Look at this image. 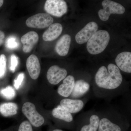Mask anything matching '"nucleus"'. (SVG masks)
I'll use <instances>...</instances> for the list:
<instances>
[{
	"mask_svg": "<svg viewBox=\"0 0 131 131\" xmlns=\"http://www.w3.org/2000/svg\"><path fill=\"white\" fill-rule=\"evenodd\" d=\"M51 113L54 118L69 125L71 129L74 131L75 120L73 114L64 109L59 105L53 108Z\"/></svg>",
	"mask_w": 131,
	"mask_h": 131,
	"instance_id": "obj_13",
	"label": "nucleus"
},
{
	"mask_svg": "<svg viewBox=\"0 0 131 131\" xmlns=\"http://www.w3.org/2000/svg\"><path fill=\"white\" fill-rule=\"evenodd\" d=\"M7 59L4 54L0 56V78L5 75L6 70Z\"/></svg>",
	"mask_w": 131,
	"mask_h": 131,
	"instance_id": "obj_22",
	"label": "nucleus"
},
{
	"mask_svg": "<svg viewBox=\"0 0 131 131\" xmlns=\"http://www.w3.org/2000/svg\"><path fill=\"white\" fill-rule=\"evenodd\" d=\"M22 112L33 126L39 127L45 123L44 118L37 111L33 103L30 102L24 103L22 107Z\"/></svg>",
	"mask_w": 131,
	"mask_h": 131,
	"instance_id": "obj_6",
	"label": "nucleus"
},
{
	"mask_svg": "<svg viewBox=\"0 0 131 131\" xmlns=\"http://www.w3.org/2000/svg\"><path fill=\"white\" fill-rule=\"evenodd\" d=\"M98 131H127L130 127L128 118L125 114L114 107L100 111Z\"/></svg>",
	"mask_w": 131,
	"mask_h": 131,
	"instance_id": "obj_2",
	"label": "nucleus"
},
{
	"mask_svg": "<svg viewBox=\"0 0 131 131\" xmlns=\"http://www.w3.org/2000/svg\"><path fill=\"white\" fill-rule=\"evenodd\" d=\"M100 121L99 111L90 110L82 113L75 120L74 131H98Z\"/></svg>",
	"mask_w": 131,
	"mask_h": 131,
	"instance_id": "obj_3",
	"label": "nucleus"
},
{
	"mask_svg": "<svg viewBox=\"0 0 131 131\" xmlns=\"http://www.w3.org/2000/svg\"><path fill=\"white\" fill-rule=\"evenodd\" d=\"M62 31L63 27L61 24L58 23L51 24L44 32L43 39L45 41H53L60 36Z\"/></svg>",
	"mask_w": 131,
	"mask_h": 131,
	"instance_id": "obj_19",
	"label": "nucleus"
},
{
	"mask_svg": "<svg viewBox=\"0 0 131 131\" xmlns=\"http://www.w3.org/2000/svg\"><path fill=\"white\" fill-rule=\"evenodd\" d=\"M3 3H4V1L3 0H0V7L2 6Z\"/></svg>",
	"mask_w": 131,
	"mask_h": 131,
	"instance_id": "obj_28",
	"label": "nucleus"
},
{
	"mask_svg": "<svg viewBox=\"0 0 131 131\" xmlns=\"http://www.w3.org/2000/svg\"><path fill=\"white\" fill-rule=\"evenodd\" d=\"M18 106L13 102H7L0 105V113L3 116L8 117L16 114Z\"/></svg>",
	"mask_w": 131,
	"mask_h": 131,
	"instance_id": "obj_20",
	"label": "nucleus"
},
{
	"mask_svg": "<svg viewBox=\"0 0 131 131\" xmlns=\"http://www.w3.org/2000/svg\"><path fill=\"white\" fill-rule=\"evenodd\" d=\"M92 87L94 96L108 100L124 95L130 90L124 83L120 70L117 66L112 63L107 67L102 66L98 69Z\"/></svg>",
	"mask_w": 131,
	"mask_h": 131,
	"instance_id": "obj_1",
	"label": "nucleus"
},
{
	"mask_svg": "<svg viewBox=\"0 0 131 131\" xmlns=\"http://www.w3.org/2000/svg\"><path fill=\"white\" fill-rule=\"evenodd\" d=\"M39 39V37L37 33L34 31L28 32L23 35L21 38L23 51L27 53L31 51Z\"/></svg>",
	"mask_w": 131,
	"mask_h": 131,
	"instance_id": "obj_17",
	"label": "nucleus"
},
{
	"mask_svg": "<svg viewBox=\"0 0 131 131\" xmlns=\"http://www.w3.org/2000/svg\"><path fill=\"white\" fill-rule=\"evenodd\" d=\"M18 64V58L15 55H12L11 57V65L10 67V70L13 73H14L15 71Z\"/></svg>",
	"mask_w": 131,
	"mask_h": 131,
	"instance_id": "obj_26",
	"label": "nucleus"
},
{
	"mask_svg": "<svg viewBox=\"0 0 131 131\" xmlns=\"http://www.w3.org/2000/svg\"><path fill=\"white\" fill-rule=\"evenodd\" d=\"M53 21L54 19L50 15L39 13L28 18L26 24L27 26L30 28L42 29L49 27Z\"/></svg>",
	"mask_w": 131,
	"mask_h": 131,
	"instance_id": "obj_7",
	"label": "nucleus"
},
{
	"mask_svg": "<svg viewBox=\"0 0 131 131\" xmlns=\"http://www.w3.org/2000/svg\"><path fill=\"white\" fill-rule=\"evenodd\" d=\"M75 78L74 76L69 75L63 80L57 89V93L59 95L64 98H69L70 96L74 87Z\"/></svg>",
	"mask_w": 131,
	"mask_h": 131,
	"instance_id": "obj_14",
	"label": "nucleus"
},
{
	"mask_svg": "<svg viewBox=\"0 0 131 131\" xmlns=\"http://www.w3.org/2000/svg\"><path fill=\"white\" fill-rule=\"evenodd\" d=\"M68 73V71L64 68H61L58 65H53L47 71L46 77L50 84L56 85L67 76Z\"/></svg>",
	"mask_w": 131,
	"mask_h": 131,
	"instance_id": "obj_11",
	"label": "nucleus"
},
{
	"mask_svg": "<svg viewBox=\"0 0 131 131\" xmlns=\"http://www.w3.org/2000/svg\"><path fill=\"white\" fill-rule=\"evenodd\" d=\"M6 46L9 49H14L18 46V43L16 42V38L14 37H10L6 40Z\"/></svg>",
	"mask_w": 131,
	"mask_h": 131,
	"instance_id": "obj_23",
	"label": "nucleus"
},
{
	"mask_svg": "<svg viewBox=\"0 0 131 131\" xmlns=\"http://www.w3.org/2000/svg\"><path fill=\"white\" fill-rule=\"evenodd\" d=\"M25 77V74L24 73H20L19 74L17 78L14 80V86L16 90L18 89L21 86V83Z\"/></svg>",
	"mask_w": 131,
	"mask_h": 131,
	"instance_id": "obj_25",
	"label": "nucleus"
},
{
	"mask_svg": "<svg viewBox=\"0 0 131 131\" xmlns=\"http://www.w3.org/2000/svg\"><path fill=\"white\" fill-rule=\"evenodd\" d=\"M0 94L4 98L8 100H12L15 97L16 92L11 86H8L0 91Z\"/></svg>",
	"mask_w": 131,
	"mask_h": 131,
	"instance_id": "obj_21",
	"label": "nucleus"
},
{
	"mask_svg": "<svg viewBox=\"0 0 131 131\" xmlns=\"http://www.w3.org/2000/svg\"><path fill=\"white\" fill-rule=\"evenodd\" d=\"M18 131H33L31 125L29 121H24L20 125Z\"/></svg>",
	"mask_w": 131,
	"mask_h": 131,
	"instance_id": "obj_24",
	"label": "nucleus"
},
{
	"mask_svg": "<svg viewBox=\"0 0 131 131\" xmlns=\"http://www.w3.org/2000/svg\"><path fill=\"white\" fill-rule=\"evenodd\" d=\"M110 39V35L107 31H97L87 42L88 51L92 55L101 53L107 46Z\"/></svg>",
	"mask_w": 131,
	"mask_h": 131,
	"instance_id": "obj_4",
	"label": "nucleus"
},
{
	"mask_svg": "<svg viewBox=\"0 0 131 131\" xmlns=\"http://www.w3.org/2000/svg\"><path fill=\"white\" fill-rule=\"evenodd\" d=\"M44 9L47 14L57 17H62L68 12V6L63 0H47Z\"/></svg>",
	"mask_w": 131,
	"mask_h": 131,
	"instance_id": "obj_8",
	"label": "nucleus"
},
{
	"mask_svg": "<svg viewBox=\"0 0 131 131\" xmlns=\"http://www.w3.org/2000/svg\"><path fill=\"white\" fill-rule=\"evenodd\" d=\"M103 9L98 12L100 19L106 21L109 19L111 14H123L125 12V7L120 4L109 0L103 1L102 3Z\"/></svg>",
	"mask_w": 131,
	"mask_h": 131,
	"instance_id": "obj_5",
	"label": "nucleus"
},
{
	"mask_svg": "<svg viewBox=\"0 0 131 131\" xmlns=\"http://www.w3.org/2000/svg\"><path fill=\"white\" fill-rule=\"evenodd\" d=\"M88 97L80 99L64 98L60 102L59 105L71 114L77 113L84 108Z\"/></svg>",
	"mask_w": 131,
	"mask_h": 131,
	"instance_id": "obj_9",
	"label": "nucleus"
},
{
	"mask_svg": "<svg viewBox=\"0 0 131 131\" xmlns=\"http://www.w3.org/2000/svg\"><path fill=\"white\" fill-rule=\"evenodd\" d=\"M26 66L31 78L34 80L37 79L41 71L40 62L37 57L34 54L30 56L27 59Z\"/></svg>",
	"mask_w": 131,
	"mask_h": 131,
	"instance_id": "obj_15",
	"label": "nucleus"
},
{
	"mask_svg": "<svg viewBox=\"0 0 131 131\" xmlns=\"http://www.w3.org/2000/svg\"><path fill=\"white\" fill-rule=\"evenodd\" d=\"M5 38V33L0 30V46L3 43Z\"/></svg>",
	"mask_w": 131,
	"mask_h": 131,
	"instance_id": "obj_27",
	"label": "nucleus"
},
{
	"mask_svg": "<svg viewBox=\"0 0 131 131\" xmlns=\"http://www.w3.org/2000/svg\"><path fill=\"white\" fill-rule=\"evenodd\" d=\"M90 82L84 79L75 80L74 87L73 92L69 98L73 99H80L88 97L91 90Z\"/></svg>",
	"mask_w": 131,
	"mask_h": 131,
	"instance_id": "obj_10",
	"label": "nucleus"
},
{
	"mask_svg": "<svg viewBox=\"0 0 131 131\" xmlns=\"http://www.w3.org/2000/svg\"><path fill=\"white\" fill-rule=\"evenodd\" d=\"M52 131H64L63 130H61V129H53Z\"/></svg>",
	"mask_w": 131,
	"mask_h": 131,
	"instance_id": "obj_29",
	"label": "nucleus"
},
{
	"mask_svg": "<svg viewBox=\"0 0 131 131\" xmlns=\"http://www.w3.org/2000/svg\"><path fill=\"white\" fill-rule=\"evenodd\" d=\"M71 42L70 35L66 34L61 37L55 46V50L57 54L61 56H66L69 52Z\"/></svg>",
	"mask_w": 131,
	"mask_h": 131,
	"instance_id": "obj_18",
	"label": "nucleus"
},
{
	"mask_svg": "<svg viewBox=\"0 0 131 131\" xmlns=\"http://www.w3.org/2000/svg\"><path fill=\"white\" fill-rule=\"evenodd\" d=\"M98 27L96 22L91 21L87 24L75 37L76 41L79 44L84 43L89 40L98 31Z\"/></svg>",
	"mask_w": 131,
	"mask_h": 131,
	"instance_id": "obj_12",
	"label": "nucleus"
},
{
	"mask_svg": "<svg viewBox=\"0 0 131 131\" xmlns=\"http://www.w3.org/2000/svg\"><path fill=\"white\" fill-rule=\"evenodd\" d=\"M116 66L125 73H131V53L130 52L124 51L118 54L115 59Z\"/></svg>",
	"mask_w": 131,
	"mask_h": 131,
	"instance_id": "obj_16",
	"label": "nucleus"
}]
</instances>
